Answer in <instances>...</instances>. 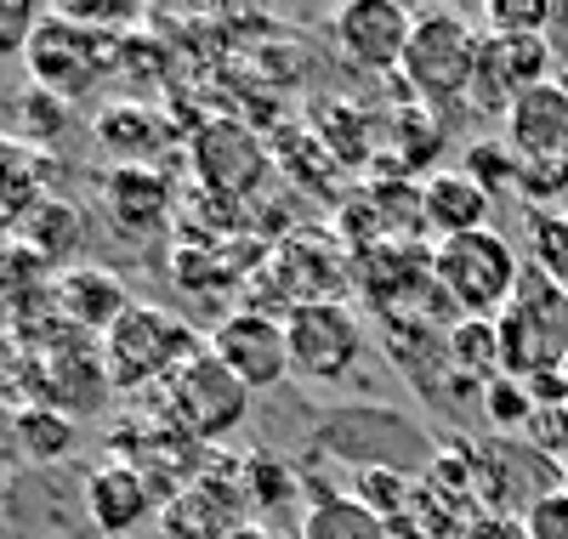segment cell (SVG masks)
<instances>
[{"label": "cell", "instance_id": "cell-26", "mask_svg": "<svg viewBox=\"0 0 568 539\" xmlns=\"http://www.w3.org/2000/svg\"><path fill=\"white\" fill-rule=\"evenodd\" d=\"M460 171L478 182V187L500 193V187H517V171H524V160L506 149V136H484V142H471V149H466V165H460Z\"/></svg>", "mask_w": 568, "mask_h": 539}, {"label": "cell", "instance_id": "cell-25", "mask_svg": "<svg viewBox=\"0 0 568 539\" xmlns=\"http://www.w3.org/2000/svg\"><path fill=\"white\" fill-rule=\"evenodd\" d=\"M478 404H484V415H489V426H495V431H529V420H535V398H529V386H524V380H511V375L489 380V386L478 391Z\"/></svg>", "mask_w": 568, "mask_h": 539}, {"label": "cell", "instance_id": "cell-4", "mask_svg": "<svg viewBox=\"0 0 568 539\" xmlns=\"http://www.w3.org/2000/svg\"><path fill=\"white\" fill-rule=\"evenodd\" d=\"M120 40L114 34H91V29L58 18V12H40L29 40H23V63H29L34 91L58 96V103H74V96H85L103 74L120 69Z\"/></svg>", "mask_w": 568, "mask_h": 539}, {"label": "cell", "instance_id": "cell-35", "mask_svg": "<svg viewBox=\"0 0 568 539\" xmlns=\"http://www.w3.org/2000/svg\"><path fill=\"white\" fill-rule=\"evenodd\" d=\"M12 375H23V364H18V353L7 347V340H0V391L12 386Z\"/></svg>", "mask_w": 568, "mask_h": 539}, {"label": "cell", "instance_id": "cell-36", "mask_svg": "<svg viewBox=\"0 0 568 539\" xmlns=\"http://www.w3.org/2000/svg\"><path fill=\"white\" fill-rule=\"evenodd\" d=\"M227 539H273V533H267V528H256V522H251V528H240V533H227Z\"/></svg>", "mask_w": 568, "mask_h": 539}, {"label": "cell", "instance_id": "cell-27", "mask_svg": "<svg viewBox=\"0 0 568 539\" xmlns=\"http://www.w3.org/2000/svg\"><path fill=\"white\" fill-rule=\"evenodd\" d=\"M52 12L80 23V29H91V34H114V40H120V29H131L142 18L136 7H125V0H58Z\"/></svg>", "mask_w": 568, "mask_h": 539}, {"label": "cell", "instance_id": "cell-11", "mask_svg": "<svg viewBox=\"0 0 568 539\" xmlns=\"http://www.w3.org/2000/svg\"><path fill=\"white\" fill-rule=\"evenodd\" d=\"M251 495H245V482L240 471H200L194 482L182 488L176 500H165L160 511V533L165 539H227V533H240L251 528Z\"/></svg>", "mask_w": 568, "mask_h": 539}, {"label": "cell", "instance_id": "cell-12", "mask_svg": "<svg viewBox=\"0 0 568 539\" xmlns=\"http://www.w3.org/2000/svg\"><path fill=\"white\" fill-rule=\"evenodd\" d=\"M506 149L524 165H568V80L551 74L529 85L500 120Z\"/></svg>", "mask_w": 568, "mask_h": 539}, {"label": "cell", "instance_id": "cell-16", "mask_svg": "<svg viewBox=\"0 0 568 539\" xmlns=\"http://www.w3.org/2000/svg\"><path fill=\"white\" fill-rule=\"evenodd\" d=\"M52 296L69 313V324H80V329H109L131 307V296L120 289V278L109 267H63Z\"/></svg>", "mask_w": 568, "mask_h": 539}, {"label": "cell", "instance_id": "cell-22", "mask_svg": "<svg viewBox=\"0 0 568 539\" xmlns=\"http://www.w3.org/2000/svg\"><path fill=\"white\" fill-rule=\"evenodd\" d=\"M23 244L40 256V262H69L80 251V211L74 205H52V200H40L29 216H23Z\"/></svg>", "mask_w": 568, "mask_h": 539}, {"label": "cell", "instance_id": "cell-2", "mask_svg": "<svg viewBox=\"0 0 568 539\" xmlns=\"http://www.w3.org/2000/svg\"><path fill=\"white\" fill-rule=\"evenodd\" d=\"M433 278L460 318H500L517 278H524V256L500 227L455 233L433 244Z\"/></svg>", "mask_w": 568, "mask_h": 539}, {"label": "cell", "instance_id": "cell-28", "mask_svg": "<svg viewBox=\"0 0 568 539\" xmlns=\"http://www.w3.org/2000/svg\"><path fill=\"white\" fill-rule=\"evenodd\" d=\"M551 7L546 0H489L484 7V34H546Z\"/></svg>", "mask_w": 568, "mask_h": 539}, {"label": "cell", "instance_id": "cell-8", "mask_svg": "<svg viewBox=\"0 0 568 539\" xmlns=\"http://www.w3.org/2000/svg\"><path fill=\"white\" fill-rule=\"evenodd\" d=\"M284 340H291V375L302 380H342L364 358V324L342 296L296 307L284 318Z\"/></svg>", "mask_w": 568, "mask_h": 539}, {"label": "cell", "instance_id": "cell-21", "mask_svg": "<svg viewBox=\"0 0 568 539\" xmlns=\"http://www.w3.org/2000/svg\"><path fill=\"white\" fill-rule=\"evenodd\" d=\"M12 437L23 460H63L74 449V420L52 404H18L12 409Z\"/></svg>", "mask_w": 568, "mask_h": 539}, {"label": "cell", "instance_id": "cell-29", "mask_svg": "<svg viewBox=\"0 0 568 539\" xmlns=\"http://www.w3.org/2000/svg\"><path fill=\"white\" fill-rule=\"evenodd\" d=\"M240 482H245L251 506H284V500H291V488H296V471L284 460H273V455H251Z\"/></svg>", "mask_w": 568, "mask_h": 539}, {"label": "cell", "instance_id": "cell-17", "mask_svg": "<svg viewBox=\"0 0 568 539\" xmlns=\"http://www.w3.org/2000/svg\"><path fill=\"white\" fill-rule=\"evenodd\" d=\"M103 200H109V216H114L125 233H154V222H165L171 187H165V176H154L149 165H120V171H109V182H103Z\"/></svg>", "mask_w": 568, "mask_h": 539}, {"label": "cell", "instance_id": "cell-6", "mask_svg": "<svg viewBox=\"0 0 568 539\" xmlns=\"http://www.w3.org/2000/svg\"><path fill=\"white\" fill-rule=\"evenodd\" d=\"M251 398L256 391L233 375L211 347L194 353L171 380H165V409L171 420L187 431V437H200V444H222V437H233L245 420H251Z\"/></svg>", "mask_w": 568, "mask_h": 539}, {"label": "cell", "instance_id": "cell-33", "mask_svg": "<svg viewBox=\"0 0 568 539\" xmlns=\"http://www.w3.org/2000/svg\"><path fill=\"white\" fill-rule=\"evenodd\" d=\"M471 539H529L524 533V517H484V522H471Z\"/></svg>", "mask_w": 568, "mask_h": 539}, {"label": "cell", "instance_id": "cell-19", "mask_svg": "<svg viewBox=\"0 0 568 539\" xmlns=\"http://www.w3.org/2000/svg\"><path fill=\"white\" fill-rule=\"evenodd\" d=\"M444 358H449V369L460 375V380H471V386H489V380H500L506 375V358H500V329H495V318H455L449 329H444Z\"/></svg>", "mask_w": 568, "mask_h": 539}, {"label": "cell", "instance_id": "cell-31", "mask_svg": "<svg viewBox=\"0 0 568 539\" xmlns=\"http://www.w3.org/2000/svg\"><path fill=\"white\" fill-rule=\"evenodd\" d=\"M529 539H568V488H546V495L524 511Z\"/></svg>", "mask_w": 568, "mask_h": 539}, {"label": "cell", "instance_id": "cell-13", "mask_svg": "<svg viewBox=\"0 0 568 539\" xmlns=\"http://www.w3.org/2000/svg\"><path fill=\"white\" fill-rule=\"evenodd\" d=\"M267 165L273 160L262 149V136L245 131L240 120H205L194 131V171L211 193H251Z\"/></svg>", "mask_w": 568, "mask_h": 539}, {"label": "cell", "instance_id": "cell-7", "mask_svg": "<svg viewBox=\"0 0 568 539\" xmlns=\"http://www.w3.org/2000/svg\"><path fill=\"white\" fill-rule=\"evenodd\" d=\"M557 58L546 34H478V63H471V85L466 103L478 114L506 120V109L524 96L529 85L551 80Z\"/></svg>", "mask_w": 568, "mask_h": 539}, {"label": "cell", "instance_id": "cell-15", "mask_svg": "<svg viewBox=\"0 0 568 539\" xmlns=\"http://www.w3.org/2000/svg\"><path fill=\"white\" fill-rule=\"evenodd\" d=\"M495 216V193L478 187L466 171H426L420 176V222L426 233L455 238V233H478Z\"/></svg>", "mask_w": 568, "mask_h": 539}, {"label": "cell", "instance_id": "cell-14", "mask_svg": "<svg viewBox=\"0 0 568 539\" xmlns=\"http://www.w3.org/2000/svg\"><path fill=\"white\" fill-rule=\"evenodd\" d=\"M85 517L98 522V533H109V539H131L142 522L160 517V495L149 488V477H142L136 466L103 460L98 471L85 477Z\"/></svg>", "mask_w": 568, "mask_h": 539}, {"label": "cell", "instance_id": "cell-20", "mask_svg": "<svg viewBox=\"0 0 568 539\" xmlns=\"http://www.w3.org/2000/svg\"><path fill=\"white\" fill-rule=\"evenodd\" d=\"M98 142L103 149H120L125 165H142L160 142H165V125L154 109H142V103H114L98 114Z\"/></svg>", "mask_w": 568, "mask_h": 539}, {"label": "cell", "instance_id": "cell-24", "mask_svg": "<svg viewBox=\"0 0 568 539\" xmlns=\"http://www.w3.org/2000/svg\"><path fill=\"white\" fill-rule=\"evenodd\" d=\"M347 495H353V500H364L375 517L398 522V517L409 511V500H415V482H409L404 471H387V466H364V471L353 477Z\"/></svg>", "mask_w": 568, "mask_h": 539}, {"label": "cell", "instance_id": "cell-10", "mask_svg": "<svg viewBox=\"0 0 568 539\" xmlns=\"http://www.w3.org/2000/svg\"><path fill=\"white\" fill-rule=\"evenodd\" d=\"M205 347L240 375L251 391H267L291 375V340H284V318L262 313V307H240L216 318V329L205 335Z\"/></svg>", "mask_w": 568, "mask_h": 539}, {"label": "cell", "instance_id": "cell-34", "mask_svg": "<svg viewBox=\"0 0 568 539\" xmlns=\"http://www.w3.org/2000/svg\"><path fill=\"white\" fill-rule=\"evenodd\" d=\"M546 40H551V58L568 63V7H551V29H546Z\"/></svg>", "mask_w": 568, "mask_h": 539}, {"label": "cell", "instance_id": "cell-5", "mask_svg": "<svg viewBox=\"0 0 568 539\" xmlns=\"http://www.w3.org/2000/svg\"><path fill=\"white\" fill-rule=\"evenodd\" d=\"M478 23L466 12H415V29H409V45H404V85L420 96L426 109L433 103H449V96H466L471 85V63H478Z\"/></svg>", "mask_w": 568, "mask_h": 539}, {"label": "cell", "instance_id": "cell-1", "mask_svg": "<svg viewBox=\"0 0 568 539\" xmlns=\"http://www.w3.org/2000/svg\"><path fill=\"white\" fill-rule=\"evenodd\" d=\"M194 353H205V335L171 307L131 302L109 329H103V369L114 391H149L171 380Z\"/></svg>", "mask_w": 568, "mask_h": 539}, {"label": "cell", "instance_id": "cell-23", "mask_svg": "<svg viewBox=\"0 0 568 539\" xmlns=\"http://www.w3.org/2000/svg\"><path fill=\"white\" fill-rule=\"evenodd\" d=\"M524 262L568 289V211L551 205V211H529L524 216Z\"/></svg>", "mask_w": 568, "mask_h": 539}, {"label": "cell", "instance_id": "cell-3", "mask_svg": "<svg viewBox=\"0 0 568 539\" xmlns=\"http://www.w3.org/2000/svg\"><path fill=\"white\" fill-rule=\"evenodd\" d=\"M495 329H500V358H506L511 380H535V375L562 369V358H568V289L524 262V278H517L511 302L500 307Z\"/></svg>", "mask_w": 568, "mask_h": 539}, {"label": "cell", "instance_id": "cell-32", "mask_svg": "<svg viewBox=\"0 0 568 539\" xmlns=\"http://www.w3.org/2000/svg\"><path fill=\"white\" fill-rule=\"evenodd\" d=\"M29 29H34V12H23V7H0V52H23Z\"/></svg>", "mask_w": 568, "mask_h": 539}, {"label": "cell", "instance_id": "cell-18", "mask_svg": "<svg viewBox=\"0 0 568 539\" xmlns=\"http://www.w3.org/2000/svg\"><path fill=\"white\" fill-rule=\"evenodd\" d=\"M302 539H393V522L375 517L364 500L342 495V488H313L302 511Z\"/></svg>", "mask_w": 568, "mask_h": 539}, {"label": "cell", "instance_id": "cell-9", "mask_svg": "<svg viewBox=\"0 0 568 539\" xmlns=\"http://www.w3.org/2000/svg\"><path fill=\"white\" fill-rule=\"evenodd\" d=\"M409 29H415V12L398 7V0H347L329 18V40H336L342 63H353L358 74H398Z\"/></svg>", "mask_w": 568, "mask_h": 539}, {"label": "cell", "instance_id": "cell-30", "mask_svg": "<svg viewBox=\"0 0 568 539\" xmlns=\"http://www.w3.org/2000/svg\"><path fill=\"white\" fill-rule=\"evenodd\" d=\"M568 193V165H524L517 171V200H529V211H551V200Z\"/></svg>", "mask_w": 568, "mask_h": 539}]
</instances>
